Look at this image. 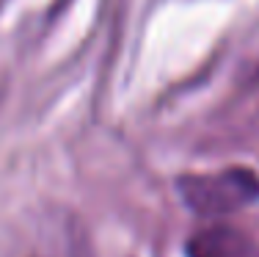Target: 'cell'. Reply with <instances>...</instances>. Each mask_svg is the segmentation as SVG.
<instances>
[{"label":"cell","instance_id":"1","mask_svg":"<svg viewBox=\"0 0 259 257\" xmlns=\"http://www.w3.org/2000/svg\"><path fill=\"white\" fill-rule=\"evenodd\" d=\"M182 202L199 216H229L259 202V174L248 166L199 171L177 180Z\"/></svg>","mask_w":259,"mask_h":257},{"label":"cell","instance_id":"2","mask_svg":"<svg viewBox=\"0 0 259 257\" xmlns=\"http://www.w3.org/2000/svg\"><path fill=\"white\" fill-rule=\"evenodd\" d=\"M185 252L188 257H259V243L237 227L212 224L193 232Z\"/></svg>","mask_w":259,"mask_h":257}]
</instances>
